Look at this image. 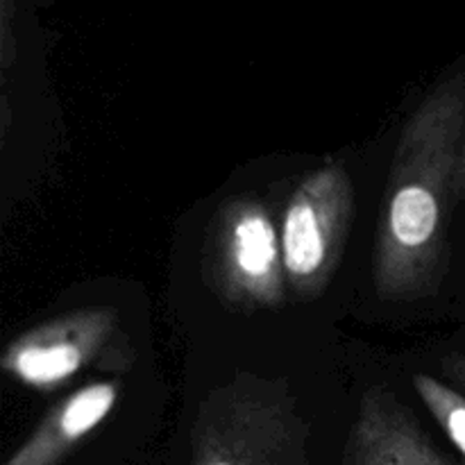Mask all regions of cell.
I'll return each mask as SVG.
<instances>
[{"label":"cell","instance_id":"6da1fadb","mask_svg":"<svg viewBox=\"0 0 465 465\" xmlns=\"http://www.w3.org/2000/svg\"><path fill=\"white\" fill-rule=\"evenodd\" d=\"M463 139L465 75H454L413 109L391 159L372 254L384 300L422 298L443 280Z\"/></svg>","mask_w":465,"mask_h":465},{"label":"cell","instance_id":"7a4b0ae2","mask_svg":"<svg viewBox=\"0 0 465 465\" xmlns=\"http://www.w3.org/2000/svg\"><path fill=\"white\" fill-rule=\"evenodd\" d=\"M309 436L289 381L239 375L200 402L191 465H309Z\"/></svg>","mask_w":465,"mask_h":465},{"label":"cell","instance_id":"3957f363","mask_svg":"<svg viewBox=\"0 0 465 465\" xmlns=\"http://www.w3.org/2000/svg\"><path fill=\"white\" fill-rule=\"evenodd\" d=\"M204 275L213 293L236 312L282 307L289 282L280 230L259 200L223 204L209 227Z\"/></svg>","mask_w":465,"mask_h":465},{"label":"cell","instance_id":"277c9868","mask_svg":"<svg viewBox=\"0 0 465 465\" xmlns=\"http://www.w3.org/2000/svg\"><path fill=\"white\" fill-rule=\"evenodd\" d=\"M352 221V177L341 163H325L300 182L280 227L286 282L298 298L313 300L330 286Z\"/></svg>","mask_w":465,"mask_h":465},{"label":"cell","instance_id":"5b68a950","mask_svg":"<svg viewBox=\"0 0 465 465\" xmlns=\"http://www.w3.org/2000/svg\"><path fill=\"white\" fill-rule=\"evenodd\" d=\"M116 336V312L80 309L16 336L3 352L0 368L27 389L53 391L109 357Z\"/></svg>","mask_w":465,"mask_h":465},{"label":"cell","instance_id":"8992f818","mask_svg":"<svg viewBox=\"0 0 465 465\" xmlns=\"http://www.w3.org/2000/svg\"><path fill=\"white\" fill-rule=\"evenodd\" d=\"M343 465H450L416 413L391 391L371 389L359 402Z\"/></svg>","mask_w":465,"mask_h":465},{"label":"cell","instance_id":"52a82bcc","mask_svg":"<svg viewBox=\"0 0 465 465\" xmlns=\"http://www.w3.org/2000/svg\"><path fill=\"white\" fill-rule=\"evenodd\" d=\"M118 381H91L50 409L3 465H62L64 459L114 411Z\"/></svg>","mask_w":465,"mask_h":465},{"label":"cell","instance_id":"ba28073f","mask_svg":"<svg viewBox=\"0 0 465 465\" xmlns=\"http://www.w3.org/2000/svg\"><path fill=\"white\" fill-rule=\"evenodd\" d=\"M413 389L418 391L420 400L440 430L448 434V439L457 445L459 452L465 459V398L454 389L445 386L443 381L434 380L431 375L418 372L413 377Z\"/></svg>","mask_w":465,"mask_h":465},{"label":"cell","instance_id":"9c48e42d","mask_svg":"<svg viewBox=\"0 0 465 465\" xmlns=\"http://www.w3.org/2000/svg\"><path fill=\"white\" fill-rule=\"evenodd\" d=\"M457 195H459V198H465V139H463V145H461V157H459Z\"/></svg>","mask_w":465,"mask_h":465}]
</instances>
